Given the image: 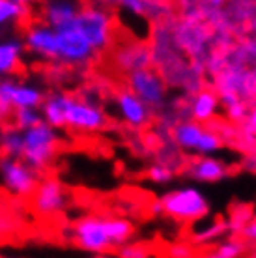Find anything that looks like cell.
I'll return each instance as SVG.
<instances>
[{"label": "cell", "instance_id": "obj_1", "mask_svg": "<svg viewBox=\"0 0 256 258\" xmlns=\"http://www.w3.org/2000/svg\"><path fill=\"white\" fill-rule=\"evenodd\" d=\"M64 234L73 245L92 254H107L110 249L127 245L135 236V226L123 217L83 215L73 221Z\"/></svg>", "mask_w": 256, "mask_h": 258}, {"label": "cell", "instance_id": "obj_2", "mask_svg": "<svg viewBox=\"0 0 256 258\" xmlns=\"http://www.w3.org/2000/svg\"><path fill=\"white\" fill-rule=\"evenodd\" d=\"M73 28L97 54V52L107 51L112 45L116 19L112 12L105 6L88 4V6H81L77 17L73 19Z\"/></svg>", "mask_w": 256, "mask_h": 258}, {"label": "cell", "instance_id": "obj_3", "mask_svg": "<svg viewBox=\"0 0 256 258\" xmlns=\"http://www.w3.org/2000/svg\"><path fill=\"white\" fill-rule=\"evenodd\" d=\"M60 144H62L60 133L41 122L23 133V157L21 159L32 170L41 174L56 159Z\"/></svg>", "mask_w": 256, "mask_h": 258}, {"label": "cell", "instance_id": "obj_4", "mask_svg": "<svg viewBox=\"0 0 256 258\" xmlns=\"http://www.w3.org/2000/svg\"><path fill=\"white\" fill-rule=\"evenodd\" d=\"M62 116H64V129H71L77 133H99L107 127L109 118L107 112L90 99L71 96L58 92Z\"/></svg>", "mask_w": 256, "mask_h": 258}, {"label": "cell", "instance_id": "obj_5", "mask_svg": "<svg viewBox=\"0 0 256 258\" xmlns=\"http://www.w3.org/2000/svg\"><path fill=\"white\" fill-rule=\"evenodd\" d=\"M159 202L165 215H168L170 219L178 221V223H183V225L199 223L210 215L208 199L193 185L172 189V191L163 195Z\"/></svg>", "mask_w": 256, "mask_h": 258}, {"label": "cell", "instance_id": "obj_6", "mask_svg": "<svg viewBox=\"0 0 256 258\" xmlns=\"http://www.w3.org/2000/svg\"><path fill=\"white\" fill-rule=\"evenodd\" d=\"M39 174L23 159H10L0 155V187L15 199H30L38 189Z\"/></svg>", "mask_w": 256, "mask_h": 258}, {"label": "cell", "instance_id": "obj_7", "mask_svg": "<svg viewBox=\"0 0 256 258\" xmlns=\"http://www.w3.org/2000/svg\"><path fill=\"white\" fill-rule=\"evenodd\" d=\"M96 58V52L88 47L73 28V23L64 28H56V47H54V60L56 64L70 66V68H84Z\"/></svg>", "mask_w": 256, "mask_h": 258}, {"label": "cell", "instance_id": "obj_8", "mask_svg": "<svg viewBox=\"0 0 256 258\" xmlns=\"http://www.w3.org/2000/svg\"><path fill=\"white\" fill-rule=\"evenodd\" d=\"M127 90L133 92L150 109H161L167 99V84L159 71L154 68L135 71L127 75Z\"/></svg>", "mask_w": 256, "mask_h": 258}, {"label": "cell", "instance_id": "obj_9", "mask_svg": "<svg viewBox=\"0 0 256 258\" xmlns=\"http://www.w3.org/2000/svg\"><path fill=\"white\" fill-rule=\"evenodd\" d=\"M71 202V195L64 183L56 178L39 180L38 189L32 195L34 212L41 217H52L68 210Z\"/></svg>", "mask_w": 256, "mask_h": 258}, {"label": "cell", "instance_id": "obj_10", "mask_svg": "<svg viewBox=\"0 0 256 258\" xmlns=\"http://www.w3.org/2000/svg\"><path fill=\"white\" fill-rule=\"evenodd\" d=\"M114 109L118 118L122 120L125 125L133 129H142L146 127L148 123L152 122V114L154 110L146 107L139 97L135 96L133 92L129 90H120L114 96Z\"/></svg>", "mask_w": 256, "mask_h": 258}, {"label": "cell", "instance_id": "obj_11", "mask_svg": "<svg viewBox=\"0 0 256 258\" xmlns=\"http://www.w3.org/2000/svg\"><path fill=\"white\" fill-rule=\"evenodd\" d=\"M112 62H114L116 70L131 75L135 71L148 70L152 68V52L146 43L141 41H127L122 43L112 54Z\"/></svg>", "mask_w": 256, "mask_h": 258}, {"label": "cell", "instance_id": "obj_12", "mask_svg": "<svg viewBox=\"0 0 256 258\" xmlns=\"http://www.w3.org/2000/svg\"><path fill=\"white\" fill-rule=\"evenodd\" d=\"M174 43L189 52V56H193L195 62H200L199 58L204 56V47L208 43L206 28L200 23L185 21L178 30H174Z\"/></svg>", "mask_w": 256, "mask_h": 258}, {"label": "cell", "instance_id": "obj_13", "mask_svg": "<svg viewBox=\"0 0 256 258\" xmlns=\"http://www.w3.org/2000/svg\"><path fill=\"white\" fill-rule=\"evenodd\" d=\"M83 4L79 2H71V0H51L45 2L39 12V23H43L49 28H64V26L71 25L73 19L77 17L79 10Z\"/></svg>", "mask_w": 256, "mask_h": 258}, {"label": "cell", "instance_id": "obj_14", "mask_svg": "<svg viewBox=\"0 0 256 258\" xmlns=\"http://www.w3.org/2000/svg\"><path fill=\"white\" fill-rule=\"evenodd\" d=\"M25 43L23 38L19 36H4L0 38V81L2 79H10L13 73L23 64V56H25Z\"/></svg>", "mask_w": 256, "mask_h": 258}, {"label": "cell", "instance_id": "obj_15", "mask_svg": "<svg viewBox=\"0 0 256 258\" xmlns=\"http://www.w3.org/2000/svg\"><path fill=\"white\" fill-rule=\"evenodd\" d=\"M187 176L200 183H215L228 176V168L217 157H197L189 163Z\"/></svg>", "mask_w": 256, "mask_h": 258}, {"label": "cell", "instance_id": "obj_16", "mask_svg": "<svg viewBox=\"0 0 256 258\" xmlns=\"http://www.w3.org/2000/svg\"><path fill=\"white\" fill-rule=\"evenodd\" d=\"M45 99L43 90L32 83H23L15 79V84L12 88V109H39Z\"/></svg>", "mask_w": 256, "mask_h": 258}, {"label": "cell", "instance_id": "obj_17", "mask_svg": "<svg viewBox=\"0 0 256 258\" xmlns=\"http://www.w3.org/2000/svg\"><path fill=\"white\" fill-rule=\"evenodd\" d=\"M219 109V96L212 90H200L195 94L191 101V118L193 122L197 123H206L210 122Z\"/></svg>", "mask_w": 256, "mask_h": 258}, {"label": "cell", "instance_id": "obj_18", "mask_svg": "<svg viewBox=\"0 0 256 258\" xmlns=\"http://www.w3.org/2000/svg\"><path fill=\"white\" fill-rule=\"evenodd\" d=\"M204 131L206 129L200 123L187 120V122H179L174 125L172 139L179 150H183V152H197Z\"/></svg>", "mask_w": 256, "mask_h": 258}, {"label": "cell", "instance_id": "obj_19", "mask_svg": "<svg viewBox=\"0 0 256 258\" xmlns=\"http://www.w3.org/2000/svg\"><path fill=\"white\" fill-rule=\"evenodd\" d=\"M30 6L23 0H0V30H8L28 19Z\"/></svg>", "mask_w": 256, "mask_h": 258}, {"label": "cell", "instance_id": "obj_20", "mask_svg": "<svg viewBox=\"0 0 256 258\" xmlns=\"http://www.w3.org/2000/svg\"><path fill=\"white\" fill-rule=\"evenodd\" d=\"M0 155L10 159L23 157V133L10 127H4L0 133Z\"/></svg>", "mask_w": 256, "mask_h": 258}, {"label": "cell", "instance_id": "obj_21", "mask_svg": "<svg viewBox=\"0 0 256 258\" xmlns=\"http://www.w3.org/2000/svg\"><path fill=\"white\" fill-rule=\"evenodd\" d=\"M226 232H228V223L224 219H215L210 221L208 225L204 223V226L199 228V230H193L191 241L195 245H208L215 239L223 238Z\"/></svg>", "mask_w": 256, "mask_h": 258}, {"label": "cell", "instance_id": "obj_22", "mask_svg": "<svg viewBox=\"0 0 256 258\" xmlns=\"http://www.w3.org/2000/svg\"><path fill=\"white\" fill-rule=\"evenodd\" d=\"M10 122H12V127L25 133L28 129H32L34 125L41 123V114H39V109H19L13 110V114L10 116Z\"/></svg>", "mask_w": 256, "mask_h": 258}, {"label": "cell", "instance_id": "obj_23", "mask_svg": "<svg viewBox=\"0 0 256 258\" xmlns=\"http://www.w3.org/2000/svg\"><path fill=\"white\" fill-rule=\"evenodd\" d=\"M245 245L237 239H228V241H223L221 245H217L212 252L204 254L202 258H239L243 254Z\"/></svg>", "mask_w": 256, "mask_h": 258}, {"label": "cell", "instance_id": "obj_24", "mask_svg": "<svg viewBox=\"0 0 256 258\" xmlns=\"http://www.w3.org/2000/svg\"><path fill=\"white\" fill-rule=\"evenodd\" d=\"M221 148H223V139L217 133L206 129L195 154H199V157H213V154H217Z\"/></svg>", "mask_w": 256, "mask_h": 258}, {"label": "cell", "instance_id": "obj_25", "mask_svg": "<svg viewBox=\"0 0 256 258\" xmlns=\"http://www.w3.org/2000/svg\"><path fill=\"white\" fill-rule=\"evenodd\" d=\"M15 84V79H2L0 81V122L2 120H10L13 114L12 109V88Z\"/></svg>", "mask_w": 256, "mask_h": 258}, {"label": "cell", "instance_id": "obj_26", "mask_svg": "<svg viewBox=\"0 0 256 258\" xmlns=\"http://www.w3.org/2000/svg\"><path fill=\"white\" fill-rule=\"evenodd\" d=\"M146 176L148 180L157 183V185H165V183H170L174 180V170L167 165H163V163H155L148 168Z\"/></svg>", "mask_w": 256, "mask_h": 258}, {"label": "cell", "instance_id": "obj_27", "mask_svg": "<svg viewBox=\"0 0 256 258\" xmlns=\"http://www.w3.org/2000/svg\"><path fill=\"white\" fill-rule=\"evenodd\" d=\"M118 258H150V251L146 245L141 243H131L118 249Z\"/></svg>", "mask_w": 256, "mask_h": 258}, {"label": "cell", "instance_id": "obj_28", "mask_svg": "<svg viewBox=\"0 0 256 258\" xmlns=\"http://www.w3.org/2000/svg\"><path fill=\"white\" fill-rule=\"evenodd\" d=\"M226 114H228L232 122H245V118L249 114V107H247L245 101H237V103H234L232 107L226 109Z\"/></svg>", "mask_w": 256, "mask_h": 258}, {"label": "cell", "instance_id": "obj_29", "mask_svg": "<svg viewBox=\"0 0 256 258\" xmlns=\"http://www.w3.org/2000/svg\"><path fill=\"white\" fill-rule=\"evenodd\" d=\"M13 230H15V225H13L12 217L0 208V239H4L6 236H12Z\"/></svg>", "mask_w": 256, "mask_h": 258}, {"label": "cell", "instance_id": "obj_30", "mask_svg": "<svg viewBox=\"0 0 256 258\" xmlns=\"http://www.w3.org/2000/svg\"><path fill=\"white\" fill-rule=\"evenodd\" d=\"M170 256L172 258H193V247L185 243H178L170 249Z\"/></svg>", "mask_w": 256, "mask_h": 258}, {"label": "cell", "instance_id": "obj_31", "mask_svg": "<svg viewBox=\"0 0 256 258\" xmlns=\"http://www.w3.org/2000/svg\"><path fill=\"white\" fill-rule=\"evenodd\" d=\"M245 129H247L249 135L256 137V107L254 109H250L247 118H245Z\"/></svg>", "mask_w": 256, "mask_h": 258}, {"label": "cell", "instance_id": "obj_32", "mask_svg": "<svg viewBox=\"0 0 256 258\" xmlns=\"http://www.w3.org/2000/svg\"><path fill=\"white\" fill-rule=\"evenodd\" d=\"M237 101H241V99H239L236 94H232V92H221V94H219V103L224 105L226 109L232 107L234 103H237Z\"/></svg>", "mask_w": 256, "mask_h": 258}, {"label": "cell", "instance_id": "obj_33", "mask_svg": "<svg viewBox=\"0 0 256 258\" xmlns=\"http://www.w3.org/2000/svg\"><path fill=\"white\" fill-rule=\"evenodd\" d=\"M241 234H243L245 239H249V241H254L256 243V223L254 221L247 223V225L241 228Z\"/></svg>", "mask_w": 256, "mask_h": 258}, {"label": "cell", "instance_id": "obj_34", "mask_svg": "<svg viewBox=\"0 0 256 258\" xmlns=\"http://www.w3.org/2000/svg\"><path fill=\"white\" fill-rule=\"evenodd\" d=\"M150 212H152V215H155V217H159V215H163V206H161L159 200H155L154 204H152V208H150Z\"/></svg>", "mask_w": 256, "mask_h": 258}, {"label": "cell", "instance_id": "obj_35", "mask_svg": "<svg viewBox=\"0 0 256 258\" xmlns=\"http://www.w3.org/2000/svg\"><path fill=\"white\" fill-rule=\"evenodd\" d=\"M249 30L252 32V38H256V12H254V15L249 19Z\"/></svg>", "mask_w": 256, "mask_h": 258}, {"label": "cell", "instance_id": "obj_36", "mask_svg": "<svg viewBox=\"0 0 256 258\" xmlns=\"http://www.w3.org/2000/svg\"><path fill=\"white\" fill-rule=\"evenodd\" d=\"M92 258H118V256H109V254H94Z\"/></svg>", "mask_w": 256, "mask_h": 258}, {"label": "cell", "instance_id": "obj_37", "mask_svg": "<svg viewBox=\"0 0 256 258\" xmlns=\"http://www.w3.org/2000/svg\"><path fill=\"white\" fill-rule=\"evenodd\" d=\"M252 221H254V223H256V212L252 213Z\"/></svg>", "mask_w": 256, "mask_h": 258}, {"label": "cell", "instance_id": "obj_38", "mask_svg": "<svg viewBox=\"0 0 256 258\" xmlns=\"http://www.w3.org/2000/svg\"><path fill=\"white\" fill-rule=\"evenodd\" d=\"M2 129H4V127H2V122H0V133H2Z\"/></svg>", "mask_w": 256, "mask_h": 258}, {"label": "cell", "instance_id": "obj_39", "mask_svg": "<svg viewBox=\"0 0 256 258\" xmlns=\"http://www.w3.org/2000/svg\"><path fill=\"white\" fill-rule=\"evenodd\" d=\"M2 258H15V256H2Z\"/></svg>", "mask_w": 256, "mask_h": 258}]
</instances>
